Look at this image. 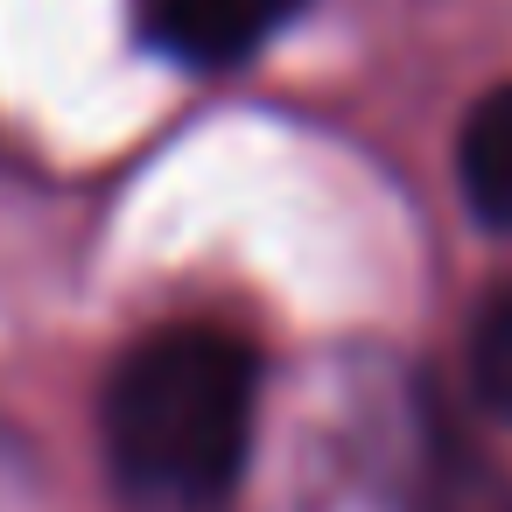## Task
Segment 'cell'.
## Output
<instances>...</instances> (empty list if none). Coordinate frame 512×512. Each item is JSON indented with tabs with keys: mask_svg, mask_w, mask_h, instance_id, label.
Listing matches in <instances>:
<instances>
[{
	"mask_svg": "<svg viewBox=\"0 0 512 512\" xmlns=\"http://www.w3.org/2000/svg\"><path fill=\"white\" fill-rule=\"evenodd\" d=\"M456 190L477 225L512 232V85H491L456 127Z\"/></svg>",
	"mask_w": 512,
	"mask_h": 512,
	"instance_id": "4",
	"label": "cell"
},
{
	"mask_svg": "<svg viewBox=\"0 0 512 512\" xmlns=\"http://www.w3.org/2000/svg\"><path fill=\"white\" fill-rule=\"evenodd\" d=\"M463 358H470V400H477L491 421L512 428V274H505L498 288H484V302H477V316H470Z\"/></svg>",
	"mask_w": 512,
	"mask_h": 512,
	"instance_id": "5",
	"label": "cell"
},
{
	"mask_svg": "<svg viewBox=\"0 0 512 512\" xmlns=\"http://www.w3.org/2000/svg\"><path fill=\"white\" fill-rule=\"evenodd\" d=\"M414 407L421 435H414L407 512H512V470L456 421V407H442L435 393H421Z\"/></svg>",
	"mask_w": 512,
	"mask_h": 512,
	"instance_id": "3",
	"label": "cell"
},
{
	"mask_svg": "<svg viewBox=\"0 0 512 512\" xmlns=\"http://www.w3.org/2000/svg\"><path fill=\"white\" fill-rule=\"evenodd\" d=\"M267 358L239 330L169 323L134 337L99 386L106 470L134 505L218 512L253 456Z\"/></svg>",
	"mask_w": 512,
	"mask_h": 512,
	"instance_id": "1",
	"label": "cell"
},
{
	"mask_svg": "<svg viewBox=\"0 0 512 512\" xmlns=\"http://www.w3.org/2000/svg\"><path fill=\"white\" fill-rule=\"evenodd\" d=\"M309 0H141V36L169 64L190 71H232L260 57Z\"/></svg>",
	"mask_w": 512,
	"mask_h": 512,
	"instance_id": "2",
	"label": "cell"
},
{
	"mask_svg": "<svg viewBox=\"0 0 512 512\" xmlns=\"http://www.w3.org/2000/svg\"><path fill=\"white\" fill-rule=\"evenodd\" d=\"M15 477H22V435H15L8 421H0V491H8Z\"/></svg>",
	"mask_w": 512,
	"mask_h": 512,
	"instance_id": "6",
	"label": "cell"
}]
</instances>
